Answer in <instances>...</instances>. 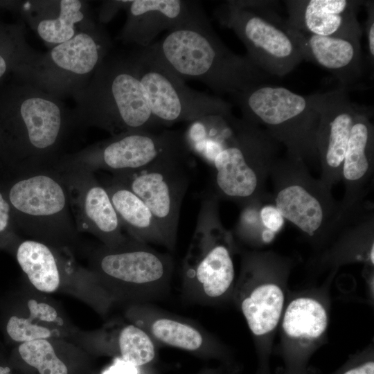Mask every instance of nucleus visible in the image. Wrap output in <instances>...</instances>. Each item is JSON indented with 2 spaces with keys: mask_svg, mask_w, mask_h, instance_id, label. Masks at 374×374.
Listing matches in <instances>:
<instances>
[{
  "mask_svg": "<svg viewBox=\"0 0 374 374\" xmlns=\"http://www.w3.org/2000/svg\"><path fill=\"white\" fill-rule=\"evenodd\" d=\"M91 273L114 301L150 303L170 291L174 264L171 256L147 244L127 243L96 249L90 256Z\"/></svg>",
  "mask_w": 374,
  "mask_h": 374,
  "instance_id": "nucleus-9",
  "label": "nucleus"
},
{
  "mask_svg": "<svg viewBox=\"0 0 374 374\" xmlns=\"http://www.w3.org/2000/svg\"><path fill=\"white\" fill-rule=\"evenodd\" d=\"M363 4L365 6L367 12L364 31L368 57L370 64L373 66L374 62V1H364Z\"/></svg>",
  "mask_w": 374,
  "mask_h": 374,
  "instance_id": "nucleus-34",
  "label": "nucleus"
},
{
  "mask_svg": "<svg viewBox=\"0 0 374 374\" xmlns=\"http://www.w3.org/2000/svg\"><path fill=\"white\" fill-rule=\"evenodd\" d=\"M73 98L75 129L98 127L114 136L163 127L152 113L134 49L110 51L88 84Z\"/></svg>",
  "mask_w": 374,
  "mask_h": 374,
  "instance_id": "nucleus-2",
  "label": "nucleus"
},
{
  "mask_svg": "<svg viewBox=\"0 0 374 374\" xmlns=\"http://www.w3.org/2000/svg\"><path fill=\"white\" fill-rule=\"evenodd\" d=\"M320 121L317 148L320 180L328 188L341 181L342 167L355 116L362 105L352 101L347 89L315 93Z\"/></svg>",
  "mask_w": 374,
  "mask_h": 374,
  "instance_id": "nucleus-16",
  "label": "nucleus"
},
{
  "mask_svg": "<svg viewBox=\"0 0 374 374\" xmlns=\"http://www.w3.org/2000/svg\"><path fill=\"white\" fill-rule=\"evenodd\" d=\"M196 374H220V373L216 369L204 368L200 370Z\"/></svg>",
  "mask_w": 374,
  "mask_h": 374,
  "instance_id": "nucleus-37",
  "label": "nucleus"
},
{
  "mask_svg": "<svg viewBox=\"0 0 374 374\" xmlns=\"http://www.w3.org/2000/svg\"><path fill=\"white\" fill-rule=\"evenodd\" d=\"M269 177L275 206L310 240H322L342 231L364 211H346L331 189L310 175L301 159L287 154L278 158Z\"/></svg>",
  "mask_w": 374,
  "mask_h": 374,
  "instance_id": "nucleus-5",
  "label": "nucleus"
},
{
  "mask_svg": "<svg viewBox=\"0 0 374 374\" xmlns=\"http://www.w3.org/2000/svg\"><path fill=\"white\" fill-rule=\"evenodd\" d=\"M132 1H104L100 11V22H107L121 9L128 8Z\"/></svg>",
  "mask_w": 374,
  "mask_h": 374,
  "instance_id": "nucleus-35",
  "label": "nucleus"
},
{
  "mask_svg": "<svg viewBox=\"0 0 374 374\" xmlns=\"http://www.w3.org/2000/svg\"><path fill=\"white\" fill-rule=\"evenodd\" d=\"M231 97L243 118L261 125L284 145L287 155L303 161L318 159L320 113L315 93L302 96L283 87L264 84Z\"/></svg>",
  "mask_w": 374,
  "mask_h": 374,
  "instance_id": "nucleus-7",
  "label": "nucleus"
},
{
  "mask_svg": "<svg viewBox=\"0 0 374 374\" xmlns=\"http://www.w3.org/2000/svg\"><path fill=\"white\" fill-rule=\"evenodd\" d=\"M0 184L17 231L57 249L76 242L68 191L57 170L3 172Z\"/></svg>",
  "mask_w": 374,
  "mask_h": 374,
  "instance_id": "nucleus-4",
  "label": "nucleus"
},
{
  "mask_svg": "<svg viewBox=\"0 0 374 374\" xmlns=\"http://www.w3.org/2000/svg\"><path fill=\"white\" fill-rule=\"evenodd\" d=\"M53 341L38 339L21 343L18 348L21 359L39 374H68L66 365L58 357Z\"/></svg>",
  "mask_w": 374,
  "mask_h": 374,
  "instance_id": "nucleus-30",
  "label": "nucleus"
},
{
  "mask_svg": "<svg viewBox=\"0 0 374 374\" xmlns=\"http://www.w3.org/2000/svg\"><path fill=\"white\" fill-rule=\"evenodd\" d=\"M57 248L33 239L19 243L16 259L30 284L39 292L53 293L60 286L61 261Z\"/></svg>",
  "mask_w": 374,
  "mask_h": 374,
  "instance_id": "nucleus-25",
  "label": "nucleus"
},
{
  "mask_svg": "<svg viewBox=\"0 0 374 374\" xmlns=\"http://www.w3.org/2000/svg\"><path fill=\"white\" fill-rule=\"evenodd\" d=\"M260 217L264 227L276 234L281 230L285 219L274 204L261 206Z\"/></svg>",
  "mask_w": 374,
  "mask_h": 374,
  "instance_id": "nucleus-33",
  "label": "nucleus"
},
{
  "mask_svg": "<svg viewBox=\"0 0 374 374\" xmlns=\"http://www.w3.org/2000/svg\"><path fill=\"white\" fill-rule=\"evenodd\" d=\"M40 54L28 44L23 20L12 23L0 19V87L33 64Z\"/></svg>",
  "mask_w": 374,
  "mask_h": 374,
  "instance_id": "nucleus-28",
  "label": "nucleus"
},
{
  "mask_svg": "<svg viewBox=\"0 0 374 374\" xmlns=\"http://www.w3.org/2000/svg\"><path fill=\"white\" fill-rule=\"evenodd\" d=\"M17 231L10 205L0 184V238H14Z\"/></svg>",
  "mask_w": 374,
  "mask_h": 374,
  "instance_id": "nucleus-32",
  "label": "nucleus"
},
{
  "mask_svg": "<svg viewBox=\"0 0 374 374\" xmlns=\"http://www.w3.org/2000/svg\"><path fill=\"white\" fill-rule=\"evenodd\" d=\"M126 317L144 330L157 345L177 348L203 359H226L221 344L203 327L151 303L130 304Z\"/></svg>",
  "mask_w": 374,
  "mask_h": 374,
  "instance_id": "nucleus-17",
  "label": "nucleus"
},
{
  "mask_svg": "<svg viewBox=\"0 0 374 374\" xmlns=\"http://www.w3.org/2000/svg\"><path fill=\"white\" fill-rule=\"evenodd\" d=\"M148 47L181 79L201 82L218 94L233 96L271 78L247 55L229 50L211 24L170 31Z\"/></svg>",
  "mask_w": 374,
  "mask_h": 374,
  "instance_id": "nucleus-3",
  "label": "nucleus"
},
{
  "mask_svg": "<svg viewBox=\"0 0 374 374\" xmlns=\"http://www.w3.org/2000/svg\"><path fill=\"white\" fill-rule=\"evenodd\" d=\"M3 170V163L1 161V152H0V173L2 172Z\"/></svg>",
  "mask_w": 374,
  "mask_h": 374,
  "instance_id": "nucleus-39",
  "label": "nucleus"
},
{
  "mask_svg": "<svg viewBox=\"0 0 374 374\" xmlns=\"http://www.w3.org/2000/svg\"><path fill=\"white\" fill-rule=\"evenodd\" d=\"M112 46L108 32L96 23L41 53L15 77L60 99L73 98L88 84Z\"/></svg>",
  "mask_w": 374,
  "mask_h": 374,
  "instance_id": "nucleus-11",
  "label": "nucleus"
},
{
  "mask_svg": "<svg viewBox=\"0 0 374 374\" xmlns=\"http://www.w3.org/2000/svg\"><path fill=\"white\" fill-rule=\"evenodd\" d=\"M118 39L125 44L145 48L162 31L210 24L201 4L185 0H134Z\"/></svg>",
  "mask_w": 374,
  "mask_h": 374,
  "instance_id": "nucleus-18",
  "label": "nucleus"
},
{
  "mask_svg": "<svg viewBox=\"0 0 374 374\" xmlns=\"http://www.w3.org/2000/svg\"><path fill=\"white\" fill-rule=\"evenodd\" d=\"M113 326L100 335L99 342L105 350L116 352L121 360L138 368L154 362L157 345L144 330L132 322Z\"/></svg>",
  "mask_w": 374,
  "mask_h": 374,
  "instance_id": "nucleus-27",
  "label": "nucleus"
},
{
  "mask_svg": "<svg viewBox=\"0 0 374 374\" xmlns=\"http://www.w3.org/2000/svg\"><path fill=\"white\" fill-rule=\"evenodd\" d=\"M327 326L326 308L312 298L300 297L292 301L284 313L283 330L294 339L315 340L323 334Z\"/></svg>",
  "mask_w": 374,
  "mask_h": 374,
  "instance_id": "nucleus-29",
  "label": "nucleus"
},
{
  "mask_svg": "<svg viewBox=\"0 0 374 374\" xmlns=\"http://www.w3.org/2000/svg\"><path fill=\"white\" fill-rule=\"evenodd\" d=\"M10 369L9 367H3L0 366V374H10Z\"/></svg>",
  "mask_w": 374,
  "mask_h": 374,
  "instance_id": "nucleus-38",
  "label": "nucleus"
},
{
  "mask_svg": "<svg viewBox=\"0 0 374 374\" xmlns=\"http://www.w3.org/2000/svg\"><path fill=\"white\" fill-rule=\"evenodd\" d=\"M103 185L129 237L141 243L166 247L165 240L150 210L136 194L112 177Z\"/></svg>",
  "mask_w": 374,
  "mask_h": 374,
  "instance_id": "nucleus-24",
  "label": "nucleus"
},
{
  "mask_svg": "<svg viewBox=\"0 0 374 374\" xmlns=\"http://www.w3.org/2000/svg\"><path fill=\"white\" fill-rule=\"evenodd\" d=\"M278 147L266 130L235 118L233 132L211 164L212 193L241 207L272 197L266 183L278 159Z\"/></svg>",
  "mask_w": 374,
  "mask_h": 374,
  "instance_id": "nucleus-8",
  "label": "nucleus"
},
{
  "mask_svg": "<svg viewBox=\"0 0 374 374\" xmlns=\"http://www.w3.org/2000/svg\"><path fill=\"white\" fill-rule=\"evenodd\" d=\"M277 1L233 0L217 8L215 17L245 46L247 55L271 76L283 77L303 58L286 19L276 12Z\"/></svg>",
  "mask_w": 374,
  "mask_h": 374,
  "instance_id": "nucleus-10",
  "label": "nucleus"
},
{
  "mask_svg": "<svg viewBox=\"0 0 374 374\" xmlns=\"http://www.w3.org/2000/svg\"><path fill=\"white\" fill-rule=\"evenodd\" d=\"M62 99L12 77L0 87V152L3 172L52 167L75 130Z\"/></svg>",
  "mask_w": 374,
  "mask_h": 374,
  "instance_id": "nucleus-1",
  "label": "nucleus"
},
{
  "mask_svg": "<svg viewBox=\"0 0 374 374\" xmlns=\"http://www.w3.org/2000/svg\"><path fill=\"white\" fill-rule=\"evenodd\" d=\"M55 169L66 187L78 233L92 234L108 247L121 246L132 240L123 233L108 193L94 172L80 169Z\"/></svg>",
  "mask_w": 374,
  "mask_h": 374,
  "instance_id": "nucleus-15",
  "label": "nucleus"
},
{
  "mask_svg": "<svg viewBox=\"0 0 374 374\" xmlns=\"http://www.w3.org/2000/svg\"><path fill=\"white\" fill-rule=\"evenodd\" d=\"M139 75L153 116L163 127L179 122L232 113L222 98L193 90L149 48H134Z\"/></svg>",
  "mask_w": 374,
  "mask_h": 374,
  "instance_id": "nucleus-13",
  "label": "nucleus"
},
{
  "mask_svg": "<svg viewBox=\"0 0 374 374\" xmlns=\"http://www.w3.org/2000/svg\"><path fill=\"white\" fill-rule=\"evenodd\" d=\"M289 30L303 60L332 73L343 87L355 83L362 75L360 37L314 35L290 26Z\"/></svg>",
  "mask_w": 374,
  "mask_h": 374,
  "instance_id": "nucleus-23",
  "label": "nucleus"
},
{
  "mask_svg": "<svg viewBox=\"0 0 374 374\" xmlns=\"http://www.w3.org/2000/svg\"><path fill=\"white\" fill-rule=\"evenodd\" d=\"M265 200L255 201L242 207L236 225L235 233L249 244L262 242V235L267 229L262 225L259 211Z\"/></svg>",
  "mask_w": 374,
  "mask_h": 374,
  "instance_id": "nucleus-31",
  "label": "nucleus"
},
{
  "mask_svg": "<svg viewBox=\"0 0 374 374\" xmlns=\"http://www.w3.org/2000/svg\"><path fill=\"white\" fill-rule=\"evenodd\" d=\"M26 308V315H13L8 321L6 331L12 340L23 343L58 337L64 321L55 305L47 300L30 297Z\"/></svg>",
  "mask_w": 374,
  "mask_h": 374,
  "instance_id": "nucleus-26",
  "label": "nucleus"
},
{
  "mask_svg": "<svg viewBox=\"0 0 374 374\" xmlns=\"http://www.w3.org/2000/svg\"><path fill=\"white\" fill-rule=\"evenodd\" d=\"M191 152L184 133L167 129L121 133L78 152L63 154L52 166L112 175L144 168L170 156Z\"/></svg>",
  "mask_w": 374,
  "mask_h": 374,
  "instance_id": "nucleus-12",
  "label": "nucleus"
},
{
  "mask_svg": "<svg viewBox=\"0 0 374 374\" xmlns=\"http://www.w3.org/2000/svg\"><path fill=\"white\" fill-rule=\"evenodd\" d=\"M10 9L19 12L40 39L53 46L96 23L87 2L80 0L12 2Z\"/></svg>",
  "mask_w": 374,
  "mask_h": 374,
  "instance_id": "nucleus-19",
  "label": "nucleus"
},
{
  "mask_svg": "<svg viewBox=\"0 0 374 374\" xmlns=\"http://www.w3.org/2000/svg\"><path fill=\"white\" fill-rule=\"evenodd\" d=\"M234 299L251 333L262 337L277 326L283 312L285 296L277 284L259 279L253 253L243 259Z\"/></svg>",
  "mask_w": 374,
  "mask_h": 374,
  "instance_id": "nucleus-22",
  "label": "nucleus"
},
{
  "mask_svg": "<svg viewBox=\"0 0 374 374\" xmlns=\"http://www.w3.org/2000/svg\"><path fill=\"white\" fill-rule=\"evenodd\" d=\"M337 374H374V361L366 359L344 368Z\"/></svg>",
  "mask_w": 374,
  "mask_h": 374,
  "instance_id": "nucleus-36",
  "label": "nucleus"
},
{
  "mask_svg": "<svg viewBox=\"0 0 374 374\" xmlns=\"http://www.w3.org/2000/svg\"><path fill=\"white\" fill-rule=\"evenodd\" d=\"M190 153L170 156L144 168L112 176L149 208L170 251L176 247L180 208L190 181Z\"/></svg>",
  "mask_w": 374,
  "mask_h": 374,
  "instance_id": "nucleus-14",
  "label": "nucleus"
},
{
  "mask_svg": "<svg viewBox=\"0 0 374 374\" xmlns=\"http://www.w3.org/2000/svg\"><path fill=\"white\" fill-rule=\"evenodd\" d=\"M371 108L362 105L350 135L345 154L342 177L345 190L341 201L344 208L354 212L366 202L374 170V127Z\"/></svg>",
  "mask_w": 374,
  "mask_h": 374,
  "instance_id": "nucleus-20",
  "label": "nucleus"
},
{
  "mask_svg": "<svg viewBox=\"0 0 374 374\" xmlns=\"http://www.w3.org/2000/svg\"><path fill=\"white\" fill-rule=\"evenodd\" d=\"M288 26L300 32L332 37H362L357 12L362 1L288 0Z\"/></svg>",
  "mask_w": 374,
  "mask_h": 374,
  "instance_id": "nucleus-21",
  "label": "nucleus"
},
{
  "mask_svg": "<svg viewBox=\"0 0 374 374\" xmlns=\"http://www.w3.org/2000/svg\"><path fill=\"white\" fill-rule=\"evenodd\" d=\"M219 199L202 197L195 232L182 266V293L189 302L206 305L224 299L233 290V237L219 215Z\"/></svg>",
  "mask_w": 374,
  "mask_h": 374,
  "instance_id": "nucleus-6",
  "label": "nucleus"
}]
</instances>
